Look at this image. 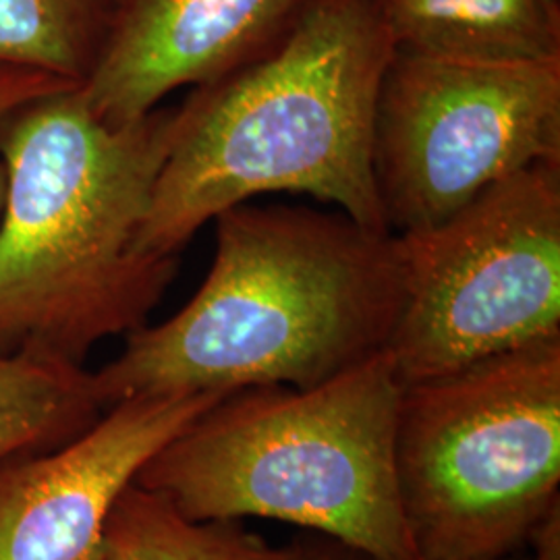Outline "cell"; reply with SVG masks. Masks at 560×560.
<instances>
[{
    "label": "cell",
    "mask_w": 560,
    "mask_h": 560,
    "mask_svg": "<svg viewBox=\"0 0 560 560\" xmlns=\"http://www.w3.org/2000/svg\"><path fill=\"white\" fill-rule=\"evenodd\" d=\"M175 316L94 372L104 409L133 397L312 388L386 351L405 301L399 240L342 212L233 206Z\"/></svg>",
    "instance_id": "cell-1"
},
{
    "label": "cell",
    "mask_w": 560,
    "mask_h": 560,
    "mask_svg": "<svg viewBox=\"0 0 560 560\" xmlns=\"http://www.w3.org/2000/svg\"><path fill=\"white\" fill-rule=\"evenodd\" d=\"M393 55L378 0H312L258 59L196 88L175 108L141 249L179 256L224 210L284 191L390 233L374 122Z\"/></svg>",
    "instance_id": "cell-2"
},
{
    "label": "cell",
    "mask_w": 560,
    "mask_h": 560,
    "mask_svg": "<svg viewBox=\"0 0 560 560\" xmlns=\"http://www.w3.org/2000/svg\"><path fill=\"white\" fill-rule=\"evenodd\" d=\"M173 115L110 125L73 85L2 125L0 355L85 365L98 342L148 324L179 266L140 247Z\"/></svg>",
    "instance_id": "cell-3"
},
{
    "label": "cell",
    "mask_w": 560,
    "mask_h": 560,
    "mask_svg": "<svg viewBox=\"0 0 560 560\" xmlns=\"http://www.w3.org/2000/svg\"><path fill=\"white\" fill-rule=\"evenodd\" d=\"M400 386L388 351L312 388L224 395L136 483L196 521L272 520L365 560H421L400 504Z\"/></svg>",
    "instance_id": "cell-4"
},
{
    "label": "cell",
    "mask_w": 560,
    "mask_h": 560,
    "mask_svg": "<svg viewBox=\"0 0 560 560\" xmlns=\"http://www.w3.org/2000/svg\"><path fill=\"white\" fill-rule=\"evenodd\" d=\"M402 513L421 560H509L560 502V339L402 386Z\"/></svg>",
    "instance_id": "cell-5"
},
{
    "label": "cell",
    "mask_w": 560,
    "mask_h": 560,
    "mask_svg": "<svg viewBox=\"0 0 560 560\" xmlns=\"http://www.w3.org/2000/svg\"><path fill=\"white\" fill-rule=\"evenodd\" d=\"M395 235L405 301L386 351L400 386L560 339V164H534L436 226Z\"/></svg>",
    "instance_id": "cell-6"
},
{
    "label": "cell",
    "mask_w": 560,
    "mask_h": 560,
    "mask_svg": "<svg viewBox=\"0 0 560 560\" xmlns=\"http://www.w3.org/2000/svg\"><path fill=\"white\" fill-rule=\"evenodd\" d=\"M560 164V59L476 62L395 50L374 122L390 233L446 221L534 164Z\"/></svg>",
    "instance_id": "cell-7"
},
{
    "label": "cell",
    "mask_w": 560,
    "mask_h": 560,
    "mask_svg": "<svg viewBox=\"0 0 560 560\" xmlns=\"http://www.w3.org/2000/svg\"><path fill=\"white\" fill-rule=\"evenodd\" d=\"M224 395L119 400L73 441L0 467V560H102L120 494Z\"/></svg>",
    "instance_id": "cell-8"
},
{
    "label": "cell",
    "mask_w": 560,
    "mask_h": 560,
    "mask_svg": "<svg viewBox=\"0 0 560 560\" xmlns=\"http://www.w3.org/2000/svg\"><path fill=\"white\" fill-rule=\"evenodd\" d=\"M312 0H115L98 59L80 90L110 125L154 113L258 59Z\"/></svg>",
    "instance_id": "cell-9"
},
{
    "label": "cell",
    "mask_w": 560,
    "mask_h": 560,
    "mask_svg": "<svg viewBox=\"0 0 560 560\" xmlns=\"http://www.w3.org/2000/svg\"><path fill=\"white\" fill-rule=\"evenodd\" d=\"M395 50L476 62L560 59L559 0H378Z\"/></svg>",
    "instance_id": "cell-10"
},
{
    "label": "cell",
    "mask_w": 560,
    "mask_h": 560,
    "mask_svg": "<svg viewBox=\"0 0 560 560\" xmlns=\"http://www.w3.org/2000/svg\"><path fill=\"white\" fill-rule=\"evenodd\" d=\"M102 413L94 372L85 365L0 355V467L73 441Z\"/></svg>",
    "instance_id": "cell-11"
},
{
    "label": "cell",
    "mask_w": 560,
    "mask_h": 560,
    "mask_svg": "<svg viewBox=\"0 0 560 560\" xmlns=\"http://www.w3.org/2000/svg\"><path fill=\"white\" fill-rule=\"evenodd\" d=\"M102 560H316L275 546L240 521H196L175 502L131 483L104 527Z\"/></svg>",
    "instance_id": "cell-12"
},
{
    "label": "cell",
    "mask_w": 560,
    "mask_h": 560,
    "mask_svg": "<svg viewBox=\"0 0 560 560\" xmlns=\"http://www.w3.org/2000/svg\"><path fill=\"white\" fill-rule=\"evenodd\" d=\"M115 0H0V62L83 83Z\"/></svg>",
    "instance_id": "cell-13"
},
{
    "label": "cell",
    "mask_w": 560,
    "mask_h": 560,
    "mask_svg": "<svg viewBox=\"0 0 560 560\" xmlns=\"http://www.w3.org/2000/svg\"><path fill=\"white\" fill-rule=\"evenodd\" d=\"M73 85H80V83L46 73L40 69L0 62V129L13 113H18L25 104ZM4 196H7V171L0 156V219L4 210Z\"/></svg>",
    "instance_id": "cell-14"
},
{
    "label": "cell",
    "mask_w": 560,
    "mask_h": 560,
    "mask_svg": "<svg viewBox=\"0 0 560 560\" xmlns=\"http://www.w3.org/2000/svg\"><path fill=\"white\" fill-rule=\"evenodd\" d=\"M527 546L532 548L529 560H560V502L536 525Z\"/></svg>",
    "instance_id": "cell-15"
}]
</instances>
